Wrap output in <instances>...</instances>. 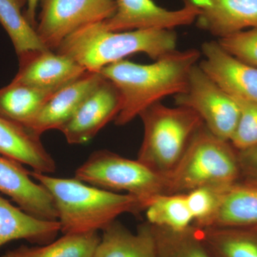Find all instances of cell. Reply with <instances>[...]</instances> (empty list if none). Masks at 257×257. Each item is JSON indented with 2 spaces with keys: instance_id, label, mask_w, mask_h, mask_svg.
Returning a JSON list of instances; mask_svg holds the SVG:
<instances>
[{
  "instance_id": "obj_1",
  "label": "cell",
  "mask_w": 257,
  "mask_h": 257,
  "mask_svg": "<svg viewBox=\"0 0 257 257\" xmlns=\"http://www.w3.org/2000/svg\"><path fill=\"white\" fill-rule=\"evenodd\" d=\"M201 57V51L197 49L176 50L153 63L123 60L101 69L99 72L117 87L122 99L115 124L124 126L149 106L183 92L191 70Z\"/></svg>"
},
{
  "instance_id": "obj_20",
  "label": "cell",
  "mask_w": 257,
  "mask_h": 257,
  "mask_svg": "<svg viewBox=\"0 0 257 257\" xmlns=\"http://www.w3.org/2000/svg\"><path fill=\"white\" fill-rule=\"evenodd\" d=\"M198 229L211 257H257V226Z\"/></svg>"
},
{
  "instance_id": "obj_25",
  "label": "cell",
  "mask_w": 257,
  "mask_h": 257,
  "mask_svg": "<svg viewBox=\"0 0 257 257\" xmlns=\"http://www.w3.org/2000/svg\"><path fill=\"white\" fill-rule=\"evenodd\" d=\"M145 212L150 224L172 230L187 229L194 222L185 194L157 195Z\"/></svg>"
},
{
  "instance_id": "obj_16",
  "label": "cell",
  "mask_w": 257,
  "mask_h": 257,
  "mask_svg": "<svg viewBox=\"0 0 257 257\" xmlns=\"http://www.w3.org/2000/svg\"><path fill=\"white\" fill-rule=\"evenodd\" d=\"M0 155L30 166L35 172L53 173L57 165L40 137L0 116Z\"/></svg>"
},
{
  "instance_id": "obj_29",
  "label": "cell",
  "mask_w": 257,
  "mask_h": 257,
  "mask_svg": "<svg viewBox=\"0 0 257 257\" xmlns=\"http://www.w3.org/2000/svg\"><path fill=\"white\" fill-rule=\"evenodd\" d=\"M240 170L239 183L257 187V145L237 150Z\"/></svg>"
},
{
  "instance_id": "obj_6",
  "label": "cell",
  "mask_w": 257,
  "mask_h": 257,
  "mask_svg": "<svg viewBox=\"0 0 257 257\" xmlns=\"http://www.w3.org/2000/svg\"><path fill=\"white\" fill-rule=\"evenodd\" d=\"M74 178L109 192H125L135 196L145 209L153 198L166 194L167 189L166 177L138 160H130L106 150L91 154L76 170Z\"/></svg>"
},
{
  "instance_id": "obj_30",
  "label": "cell",
  "mask_w": 257,
  "mask_h": 257,
  "mask_svg": "<svg viewBox=\"0 0 257 257\" xmlns=\"http://www.w3.org/2000/svg\"><path fill=\"white\" fill-rule=\"evenodd\" d=\"M40 0H27V9L25 11V16L30 25L36 29L37 8Z\"/></svg>"
},
{
  "instance_id": "obj_4",
  "label": "cell",
  "mask_w": 257,
  "mask_h": 257,
  "mask_svg": "<svg viewBox=\"0 0 257 257\" xmlns=\"http://www.w3.org/2000/svg\"><path fill=\"white\" fill-rule=\"evenodd\" d=\"M239 180L237 150L203 124L167 177L166 194H186L204 187L229 188Z\"/></svg>"
},
{
  "instance_id": "obj_23",
  "label": "cell",
  "mask_w": 257,
  "mask_h": 257,
  "mask_svg": "<svg viewBox=\"0 0 257 257\" xmlns=\"http://www.w3.org/2000/svg\"><path fill=\"white\" fill-rule=\"evenodd\" d=\"M155 257H211L194 225L183 230H172L152 225Z\"/></svg>"
},
{
  "instance_id": "obj_3",
  "label": "cell",
  "mask_w": 257,
  "mask_h": 257,
  "mask_svg": "<svg viewBox=\"0 0 257 257\" xmlns=\"http://www.w3.org/2000/svg\"><path fill=\"white\" fill-rule=\"evenodd\" d=\"M174 30L111 32L101 23L79 29L60 44L56 52L67 56L87 71L97 72L137 53L156 60L177 50Z\"/></svg>"
},
{
  "instance_id": "obj_9",
  "label": "cell",
  "mask_w": 257,
  "mask_h": 257,
  "mask_svg": "<svg viewBox=\"0 0 257 257\" xmlns=\"http://www.w3.org/2000/svg\"><path fill=\"white\" fill-rule=\"evenodd\" d=\"M182 1V8L169 10L153 0H115L116 11L102 25L111 32L175 30L187 26L196 21L199 10L190 0Z\"/></svg>"
},
{
  "instance_id": "obj_8",
  "label": "cell",
  "mask_w": 257,
  "mask_h": 257,
  "mask_svg": "<svg viewBox=\"0 0 257 257\" xmlns=\"http://www.w3.org/2000/svg\"><path fill=\"white\" fill-rule=\"evenodd\" d=\"M36 31L49 50H57L79 29L101 23L116 11L115 0H40Z\"/></svg>"
},
{
  "instance_id": "obj_12",
  "label": "cell",
  "mask_w": 257,
  "mask_h": 257,
  "mask_svg": "<svg viewBox=\"0 0 257 257\" xmlns=\"http://www.w3.org/2000/svg\"><path fill=\"white\" fill-rule=\"evenodd\" d=\"M0 193L8 196L30 215L58 221L55 203L42 184L32 180L30 171L20 162L0 155Z\"/></svg>"
},
{
  "instance_id": "obj_11",
  "label": "cell",
  "mask_w": 257,
  "mask_h": 257,
  "mask_svg": "<svg viewBox=\"0 0 257 257\" xmlns=\"http://www.w3.org/2000/svg\"><path fill=\"white\" fill-rule=\"evenodd\" d=\"M199 65L232 97L257 103V67L230 55L217 40L204 42Z\"/></svg>"
},
{
  "instance_id": "obj_28",
  "label": "cell",
  "mask_w": 257,
  "mask_h": 257,
  "mask_svg": "<svg viewBox=\"0 0 257 257\" xmlns=\"http://www.w3.org/2000/svg\"><path fill=\"white\" fill-rule=\"evenodd\" d=\"M217 41L230 55L257 67V28L237 32Z\"/></svg>"
},
{
  "instance_id": "obj_26",
  "label": "cell",
  "mask_w": 257,
  "mask_h": 257,
  "mask_svg": "<svg viewBox=\"0 0 257 257\" xmlns=\"http://www.w3.org/2000/svg\"><path fill=\"white\" fill-rule=\"evenodd\" d=\"M226 189L204 187L186 193L194 226L197 228L205 226L219 207L223 193Z\"/></svg>"
},
{
  "instance_id": "obj_27",
  "label": "cell",
  "mask_w": 257,
  "mask_h": 257,
  "mask_svg": "<svg viewBox=\"0 0 257 257\" xmlns=\"http://www.w3.org/2000/svg\"><path fill=\"white\" fill-rule=\"evenodd\" d=\"M232 98L239 107V119L230 143L237 150L255 146L257 145V103Z\"/></svg>"
},
{
  "instance_id": "obj_2",
  "label": "cell",
  "mask_w": 257,
  "mask_h": 257,
  "mask_svg": "<svg viewBox=\"0 0 257 257\" xmlns=\"http://www.w3.org/2000/svg\"><path fill=\"white\" fill-rule=\"evenodd\" d=\"M30 174L52 195L63 234L103 231L121 214H138L146 209L131 194L104 190L74 177H51L33 170Z\"/></svg>"
},
{
  "instance_id": "obj_19",
  "label": "cell",
  "mask_w": 257,
  "mask_h": 257,
  "mask_svg": "<svg viewBox=\"0 0 257 257\" xmlns=\"http://www.w3.org/2000/svg\"><path fill=\"white\" fill-rule=\"evenodd\" d=\"M209 226H257L256 186L237 183L226 189L204 227Z\"/></svg>"
},
{
  "instance_id": "obj_24",
  "label": "cell",
  "mask_w": 257,
  "mask_h": 257,
  "mask_svg": "<svg viewBox=\"0 0 257 257\" xmlns=\"http://www.w3.org/2000/svg\"><path fill=\"white\" fill-rule=\"evenodd\" d=\"M100 239L98 231L64 234L47 244L15 250L22 257H94Z\"/></svg>"
},
{
  "instance_id": "obj_13",
  "label": "cell",
  "mask_w": 257,
  "mask_h": 257,
  "mask_svg": "<svg viewBox=\"0 0 257 257\" xmlns=\"http://www.w3.org/2000/svg\"><path fill=\"white\" fill-rule=\"evenodd\" d=\"M19 70L13 82L44 89H60L75 80L85 69L52 50H33L19 55Z\"/></svg>"
},
{
  "instance_id": "obj_31",
  "label": "cell",
  "mask_w": 257,
  "mask_h": 257,
  "mask_svg": "<svg viewBox=\"0 0 257 257\" xmlns=\"http://www.w3.org/2000/svg\"><path fill=\"white\" fill-rule=\"evenodd\" d=\"M0 257H22L20 256V255L18 254V253L16 252L15 250H13V251H10L8 252L5 253V254L3 255V256Z\"/></svg>"
},
{
  "instance_id": "obj_18",
  "label": "cell",
  "mask_w": 257,
  "mask_h": 257,
  "mask_svg": "<svg viewBox=\"0 0 257 257\" xmlns=\"http://www.w3.org/2000/svg\"><path fill=\"white\" fill-rule=\"evenodd\" d=\"M94 257H155V241L152 224L146 221L132 232L115 220L103 230Z\"/></svg>"
},
{
  "instance_id": "obj_10",
  "label": "cell",
  "mask_w": 257,
  "mask_h": 257,
  "mask_svg": "<svg viewBox=\"0 0 257 257\" xmlns=\"http://www.w3.org/2000/svg\"><path fill=\"white\" fill-rule=\"evenodd\" d=\"M121 106L122 99L117 87L104 77L59 131L63 134L69 145L87 143L116 119Z\"/></svg>"
},
{
  "instance_id": "obj_15",
  "label": "cell",
  "mask_w": 257,
  "mask_h": 257,
  "mask_svg": "<svg viewBox=\"0 0 257 257\" xmlns=\"http://www.w3.org/2000/svg\"><path fill=\"white\" fill-rule=\"evenodd\" d=\"M199 10L195 23L219 39L257 28V0H190Z\"/></svg>"
},
{
  "instance_id": "obj_17",
  "label": "cell",
  "mask_w": 257,
  "mask_h": 257,
  "mask_svg": "<svg viewBox=\"0 0 257 257\" xmlns=\"http://www.w3.org/2000/svg\"><path fill=\"white\" fill-rule=\"evenodd\" d=\"M60 231L59 221L35 217L0 196V247L18 239L40 246L47 244L55 240Z\"/></svg>"
},
{
  "instance_id": "obj_22",
  "label": "cell",
  "mask_w": 257,
  "mask_h": 257,
  "mask_svg": "<svg viewBox=\"0 0 257 257\" xmlns=\"http://www.w3.org/2000/svg\"><path fill=\"white\" fill-rule=\"evenodd\" d=\"M27 0H0V24L18 56L30 51L47 49L40 40L36 29L25 18L23 10Z\"/></svg>"
},
{
  "instance_id": "obj_5",
  "label": "cell",
  "mask_w": 257,
  "mask_h": 257,
  "mask_svg": "<svg viewBox=\"0 0 257 257\" xmlns=\"http://www.w3.org/2000/svg\"><path fill=\"white\" fill-rule=\"evenodd\" d=\"M139 116L144 137L137 160L167 178L204 122L189 108L170 107L161 102L149 106Z\"/></svg>"
},
{
  "instance_id": "obj_7",
  "label": "cell",
  "mask_w": 257,
  "mask_h": 257,
  "mask_svg": "<svg viewBox=\"0 0 257 257\" xmlns=\"http://www.w3.org/2000/svg\"><path fill=\"white\" fill-rule=\"evenodd\" d=\"M176 106L195 111L209 130L229 141L239 119V109L232 97L199 67L194 66L183 92L174 96Z\"/></svg>"
},
{
  "instance_id": "obj_21",
  "label": "cell",
  "mask_w": 257,
  "mask_h": 257,
  "mask_svg": "<svg viewBox=\"0 0 257 257\" xmlns=\"http://www.w3.org/2000/svg\"><path fill=\"white\" fill-rule=\"evenodd\" d=\"M59 89H44L12 81L0 89V116L24 127Z\"/></svg>"
},
{
  "instance_id": "obj_14",
  "label": "cell",
  "mask_w": 257,
  "mask_h": 257,
  "mask_svg": "<svg viewBox=\"0 0 257 257\" xmlns=\"http://www.w3.org/2000/svg\"><path fill=\"white\" fill-rule=\"evenodd\" d=\"M103 79L100 72L87 71L66 84L51 96L26 126L27 130L40 137L49 130H60Z\"/></svg>"
}]
</instances>
